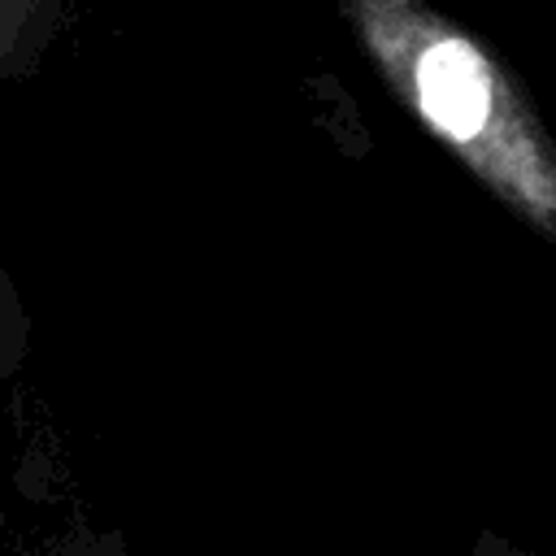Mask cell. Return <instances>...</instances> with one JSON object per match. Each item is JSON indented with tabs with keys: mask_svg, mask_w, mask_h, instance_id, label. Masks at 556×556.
<instances>
[{
	"mask_svg": "<svg viewBox=\"0 0 556 556\" xmlns=\"http://www.w3.org/2000/svg\"><path fill=\"white\" fill-rule=\"evenodd\" d=\"M343 9L421 126L513 213L556 239V148L504 65L421 0H343Z\"/></svg>",
	"mask_w": 556,
	"mask_h": 556,
	"instance_id": "1",
	"label": "cell"
}]
</instances>
